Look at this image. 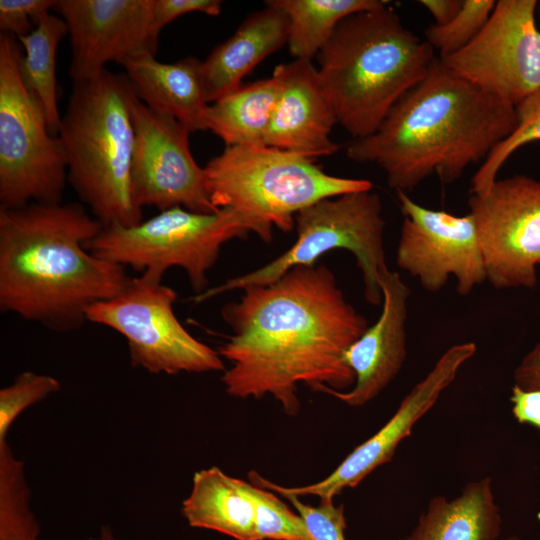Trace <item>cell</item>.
Wrapping results in <instances>:
<instances>
[{"label": "cell", "instance_id": "20", "mask_svg": "<svg viewBox=\"0 0 540 540\" xmlns=\"http://www.w3.org/2000/svg\"><path fill=\"white\" fill-rule=\"evenodd\" d=\"M289 19L284 11L265 1L236 31L216 46L203 61L209 104L241 86L242 79L267 56L288 42Z\"/></svg>", "mask_w": 540, "mask_h": 540}, {"label": "cell", "instance_id": "14", "mask_svg": "<svg viewBox=\"0 0 540 540\" xmlns=\"http://www.w3.org/2000/svg\"><path fill=\"white\" fill-rule=\"evenodd\" d=\"M404 221L396 263L428 292H438L451 277L461 296L472 293L486 277L475 224L468 213L455 216L426 208L406 192L396 191Z\"/></svg>", "mask_w": 540, "mask_h": 540}, {"label": "cell", "instance_id": "33", "mask_svg": "<svg viewBox=\"0 0 540 540\" xmlns=\"http://www.w3.org/2000/svg\"><path fill=\"white\" fill-rule=\"evenodd\" d=\"M510 401L512 414L520 424H529L540 430V389L525 390L513 385Z\"/></svg>", "mask_w": 540, "mask_h": 540}, {"label": "cell", "instance_id": "8", "mask_svg": "<svg viewBox=\"0 0 540 540\" xmlns=\"http://www.w3.org/2000/svg\"><path fill=\"white\" fill-rule=\"evenodd\" d=\"M380 196L358 191L320 200L295 216L297 239L283 254L244 275L227 279L194 295L195 303L236 289L275 281L296 266H311L325 253L346 249L362 273L364 297L374 306L382 303L381 280L390 271L384 250L385 221Z\"/></svg>", "mask_w": 540, "mask_h": 540}, {"label": "cell", "instance_id": "17", "mask_svg": "<svg viewBox=\"0 0 540 540\" xmlns=\"http://www.w3.org/2000/svg\"><path fill=\"white\" fill-rule=\"evenodd\" d=\"M382 311L377 321L349 347L345 360L355 383L345 391L320 386L350 407H361L375 399L398 375L407 355L405 324L410 289L395 271L381 280Z\"/></svg>", "mask_w": 540, "mask_h": 540}, {"label": "cell", "instance_id": "24", "mask_svg": "<svg viewBox=\"0 0 540 540\" xmlns=\"http://www.w3.org/2000/svg\"><path fill=\"white\" fill-rule=\"evenodd\" d=\"M289 19L288 49L294 59L317 57L339 23L362 11L389 4L385 0H268Z\"/></svg>", "mask_w": 540, "mask_h": 540}, {"label": "cell", "instance_id": "9", "mask_svg": "<svg viewBox=\"0 0 540 540\" xmlns=\"http://www.w3.org/2000/svg\"><path fill=\"white\" fill-rule=\"evenodd\" d=\"M22 46L0 35V209L59 203L67 180L62 142L50 132L39 100L25 87Z\"/></svg>", "mask_w": 540, "mask_h": 540}, {"label": "cell", "instance_id": "12", "mask_svg": "<svg viewBox=\"0 0 540 540\" xmlns=\"http://www.w3.org/2000/svg\"><path fill=\"white\" fill-rule=\"evenodd\" d=\"M536 0H499L480 33L440 61L513 106L540 91V29Z\"/></svg>", "mask_w": 540, "mask_h": 540}, {"label": "cell", "instance_id": "28", "mask_svg": "<svg viewBox=\"0 0 540 540\" xmlns=\"http://www.w3.org/2000/svg\"><path fill=\"white\" fill-rule=\"evenodd\" d=\"M251 495L258 540H312L301 516L276 493L251 483Z\"/></svg>", "mask_w": 540, "mask_h": 540}, {"label": "cell", "instance_id": "1", "mask_svg": "<svg viewBox=\"0 0 540 540\" xmlns=\"http://www.w3.org/2000/svg\"><path fill=\"white\" fill-rule=\"evenodd\" d=\"M242 290L221 310L233 333L217 350L231 364L221 378L228 395H271L295 416L299 383L314 391L354 385L345 354L369 325L325 264L296 266L273 282Z\"/></svg>", "mask_w": 540, "mask_h": 540}, {"label": "cell", "instance_id": "7", "mask_svg": "<svg viewBox=\"0 0 540 540\" xmlns=\"http://www.w3.org/2000/svg\"><path fill=\"white\" fill-rule=\"evenodd\" d=\"M204 171L217 209L258 217L283 232L294 228L299 211L320 200L373 188L367 179L330 175L312 159L269 146H226Z\"/></svg>", "mask_w": 540, "mask_h": 540}, {"label": "cell", "instance_id": "34", "mask_svg": "<svg viewBox=\"0 0 540 540\" xmlns=\"http://www.w3.org/2000/svg\"><path fill=\"white\" fill-rule=\"evenodd\" d=\"M515 385L525 390L540 389V341L523 357L514 371Z\"/></svg>", "mask_w": 540, "mask_h": 540}, {"label": "cell", "instance_id": "4", "mask_svg": "<svg viewBox=\"0 0 540 540\" xmlns=\"http://www.w3.org/2000/svg\"><path fill=\"white\" fill-rule=\"evenodd\" d=\"M317 58L338 123L360 139L426 77L436 56L387 4L343 19Z\"/></svg>", "mask_w": 540, "mask_h": 540}, {"label": "cell", "instance_id": "21", "mask_svg": "<svg viewBox=\"0 0 540 540\" xmlns=\"http://www.w3.org/2000/svg\"><path fill=\"white\" fill-rule=\"evenodd\" d=\"M181 512L193 528L215 531L235 540H258L251 483L216 466L194 473Z\"/></svg>", "mask_w": 540, "mask_h": 540}, {"label": "cell", "instance_id": "6", "mask_svg": "<svg viewBox=\"0 0 540 540\" xmlns=\"http://www.w3.org/2000/svg\"><path fill=\"white\" fill-rule=\"evenodd\" d=\"M251 232L270 242L273 225L232 208L198 213L173 207L134 226H103L86 248L106 261L161 279L170 267H180L199 295L209 288L208 272L221 247Z\"/></svg>", "mask_w": 540, "mask_h": 540}, {"label": "cell", "instance_id": "25", "mask_svg": "<svg viewBox=\"0 0 540 540\" xmlns=\"http://www.w3.org/2000/svg\"><path fill=\"white\" fill-rule=\"evenodd\" d=\"M68 34L62 17L49 13L28 35L17 38L24 54L19 72L25 87L39 100L45 112L50 132L58 136L61 116L58 110L56 53L61 40Z\"/></svg>", "mask_w": 540, "mask_h": 540}, {"label": "cell", "instance_id": "15", "mask_svg": "<svg viewBox=\"0 0 540 540\" xmlns=\"http://www.w3.org/2000/svg\"><path fill=\"white\" fill-rule=\"evenodd\" d=\"M476 350L473 342L455 344L445 350L427 375L402 399L392 417L356 446L326 478L298 487H284L266 480L265 488L278 495L317 496L320 501H334L344 489L358 486L375 469L391 461L399 444L435 405Z\"/></svg>", "mask_w": 540, "mask_h": 540}, {"label": "cell", "instance_id": "38", "mask_svg": "<svg viewBox=\"0 0 540 540\" xmlns=\"http://www.w3.org/2000/svg\"><path fill=\"white\" fill-rule=\"evenodd\" d=\"M506 540H518V539L515 538V537H512V538H508V539H506Z\"/></svg>", "mask_w": 540, "mask_h": 540}, {"label": "cell", "instance_id": "23", "mask_svg": "<svg viewBox=\"0 0 540 540\" xmlns=\"http://www.w3.org/2000/svg\"><path fill=\"white\" fill-rule=\"evenodd\" d=\"M281 94V83L270 78L241 85L208 105L206 130L226 146H266V136Z\"/></svg>", "mask_w": 540, "mask_h": 540}, {"label": "cell", "instance_id": "37", "mask_svg": "<svg viewBox=\"0 0 540 540\" xmlns=\"http://www.w3.org/2000/svg\"><path fill=\"white\" fill-rule=\"evenodd\" d=\"M536 18L539 20V24H540V1H537V5H536Z\"/></svg>", "mask_w": 540, "mask_h": 540}, {"label": "cell", "instance_id": "18", "mask_svg": "<svg viewBox=\"0 0 540 540\" xmlns=\"http://www.w3.org/2000/svg\"><path fill=\"white\" fill-rule=\"evenodd\" d=\"M273 74L281 83V94L266 146L312 160L337 152L330 133L338 120L317 67L310 60L294 59L278 65Z\"/></svg>", "mask_w": 540, "mask_h": 540}, {"label": "cell", "instance_id": "11", "mask_svg": "<svg viewBox=\"0 0 540 540\" xmlns=\"http://www.w3.org/2000/svg\"><path fill=\"white\" fill-rule=\"evenodd\" d=\"M486 277L496 289L534 288L540 263V181L497 179L468 200Z\"/></svg>", "mask_w": 540, "mask_h": 540}, {"label": "cell", "instance_id": "22", "mask_svg": "<svg viewBox=\"0 0 540 540\" xmlns=\"http://www.w3.org/2000/svg\"><path fill=\"white\" fill-rule=\"evenodd\" d=\"M502 518L489 477L466 484L458 496L433 497L403 540H496Z\"/></svg>", "mask_w": 540, "mask_h": 540}, {"label": "cell", "instance_id": "35", "mask_svg": "<svg viewBox=\"0 0 540 540\" xmlns=\"http://www.w3.org/2000/svg\"><path fill=\"white\" fill-rule=\"evenodd\" d=\"M419 3L431 14L435 25H444L458 14L463 0H420Z\"/></svg>", "mask_w": 540, "mask_h": 540}, {"label": "cell", "instance_id": "31", "mask_svg": "<svg viewBox=\"0 0 540 540\" xmlns=\"http://www.w3.org/2000/svg\"><path fill=\"white\" fill-rule=\"evenodd\" d=\"M54 0H0V29L15 38L30 34L55 9Z\"/></svg>", "mask_w": 540, "mask_h": 540}, {"label": "cell", "instance_id": "13", "mask_svg": "<svg viewBox=\"0 0 540 540\" xmlns=\"http://www.w3.org/2000/svg\"><path fill=\"white\" fill-rule=\"evenodd\" d=\"M135 141L131 166L134 197L143 208L163 211L182 207L214 213L204 168L194 160L190 131L171 116L147 107L134 95L131 102Z\"/></svg>", "mask_w": 540, "mask_h": 540}, {"label": "cell", "instance_id": "27", "mask_svg": "<svg viewBox=\"0 0 540 540\" xmlns=\"http://www.w3.org/2000/svg\"><path fill=\"white\" fill-rule=\"evenodd\" d=\"M495 5L494 0H463L460 11L450 22L432 24L425 29V40L439 52V58L455 54L480 33Z\"/></svg>", "mask_w": 540, "mask_h": 540}, {"label": "cell", "instance_id": "29", "mask_svg": "<svg viewBox=\"0 0 540 540\" xmlns=\"http://www.w3.org/2000/svg\"><path fill=\"white\" fill-rule=\"evenodd\" d=\"M60 382L46 374L24 371L14 381L0 390V441L27 408L60 390Z\"/></svg>", "mask_w": 540, "mask_h": 540}, {"label": "cell", "instance_id": "3", "mask_svg": "<svg viewBox=\"0 0 540 540\" xmlns=\"http://www.w3.org/2000/svg\"><path fill=\"white\" fill-rule=\"evenodd\" d=\"M517 124L515 106L447 68L438 57L426 77L389 111L371 135L346 148L349 159L374 163L395 191L437 175L444 183L489 155Z\"/></svg>", "mask_w": 540, "mask_h": 540}, {"label": "cell", "instance_id": "5", "mask_svg": "<svg viewBox=\"0 0 540 540\" xmlns=\"http://www.w3.org/2000/svg\"><path fill=\"white\" fill-rule=\"evenodd\" d=\"M135 93L125 74L104 69L74 82L58 129L67 180L103 226L143 221L131 182Z\"/></svg>", "mask_w": 540, "mask_h": 540}, {"label": "cell", "instance_id": "26", "mask_svg": "<svg viewBox=\"0 0 540 540\" xmlns=\"http://www.w3.org/2000/svg\"><path fill=\"white\" fill-rule=\"evenodd\" d=\"M517 124L485 158L470 182V194L481 193L497 180V174L508 158L525 144L540 140V91L515 106Z\"/></svg>", "mask_w": 540, "mask_h": 540}, {"label": "cell", "instance_id": "36", "mask_svg": "<svg viewBox=\"0 0 540 540\" xmlns=\"http://www.w3.org/2000/svg\"><path fill=\"white\" fill-rule=\"evenodd\" d=\"M90 540H117L111 531V529L107 526H104L101 528L100 534L97 538H91Z\"/></svg>", "mask_w": 540, "mask_h": 540}, {"label": "cell", "instance_id": "10", "mask_svg": "<svg viewBox=\"0 0 540 540\" xmlns=\"http://www.w3.org/2000/svg\"><path fill=\"white\" fill-rule=\"evenodd\" d=\"M177 294L148 272L130 278L111 299L86 310V320L109 327L127 341L131 365L176 375L225 371L218 351L192 336L178 320Z\"/></svg>", "mask_w": 540, "mask_h": 540}, {"label": "cell", "instance_id": "16", "mask_svg": "<svg viewBox=\"0 0 540 540\" xmlns=\"http://www.w3.org/2000/svg\"><path fill=\"white\" fill-rule=\"evenodd\" d=\"M155 0H58L71 42L69 76L90 79L106 64L143 53H157L152 29Z\"/></svg>", "mask_w": 540, "mask_h": 540}, {"label": "cell", "instance_id": "19", "mask_svg": "<svg viewBox=\"0 0 540 540\" xmlns=\"http://www.w3.org/2000/svg\"><path fill=\"white\" fill-rule=\"evenodd\" d=\"M137 96L150 109L173 117L191 133L206 130L207 100L203 61L186 57L163 63L150 52L121 62Z\"/></svg>", "mask_w": 540, "mask_h": 540}, {"label": "cell", "instance_id": "32", "mask_svg": "<svg viewBox=\"0 0 540 540\" xmlns=\"http://www.w3.org/2000/svg\"><path fill=\"white\" fill-rule=\"evenodd\" d=\"M221 9L222 2L219 0H155L152 29L159 37L166 25L184 14L201 12L217 16L221 13Z\"/></svg>", "mask_w": 540, "mask_h": 540}, {"label": "cell", "instance_id": "2", "mask_svg": "<svg viewBox=\"0 0 540 540\" xmlns=\"http://www.w3.org/2000/svg\"><path fill=\"white\" fill-rule=\"evenodd\" d=\"M102 227L75 202L0 209L1 311L60 332L80 327L88 307L131 278L86 248Z\"/></svg>", "mask_w": 540, "mask_h": 540}, {"label": "cell", "instance_id": "30", "mask_svg": "<svg viewBox=\"0 0 540 540\" xmlns=\"http://www.w3.org/2000/svg\"><path fill=\"white\" fill-rule=\"evenodd\" d=\"M301 516L312 540H346V520L343 505L334 501H320L317 506L305 504L300 497L281 495Z\"/></svg>", "mask_w": 540, "mask_h": 540}]
</instances>
